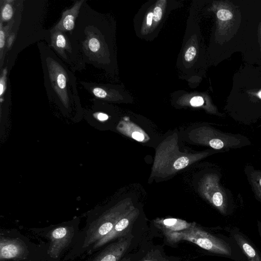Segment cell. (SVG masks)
<instances>
[{
    "label": "cell",
    "mask_w": 261,
    "mask_h": 261,
    "mask_svg": "<svg viewBox=\"0 0 261 261\" xmlns=\"http://www.w3.org/2000/svg\"><path fill=\"white\" fill-rule=\"evenodd\" d=\"M86 34L87 38L84 43L85 51L88 56L96 60L102 49L101 41L95 33L88 31Z\"/></svg>",
    "instance_id": "obj_12"
},
{
    "label": "cell",
    "mask_w": 261,
    "mask_h": 261,
    "mask_svg": "<svg viewBox=\"0 0 261 261\" xmlns=\"http://www.w3.org/2000/svg\"><path fill=\"white\" fill-rule=\"evenodd\" d=\"M189 162V159L187 157H180L174 163L173 167L176 170L182 169L188 165Z\"/></svg>",
    "instance_id": "obj_15"
},
{
    "label": "cell",
    "mask_w": 261,
    "mask_h": 261,
    "mask_svg": "<svg viewBox=\"0 0 261 261\" xmlns=\"http://www.w3.org/2000/svg\"><path fill=\"white\" fill-rule=\"evenodd\" d=\"M97 118L100 121H105L108 119L107 115L104 113H99L97 116Z\"/></svg>",
    "instance_id": "obj_24"
},
{
    "label": "cell",
    "mask_w": 261,
    "mask_h": 261,
    "mask_svg": "<svg viewBox=\"0 0 261 261\" xmlns=\"http://www.w3.org/2000/svg\"><path fill=\"white\" fill-rule=\"evenodd\" d=\"M218 19L221 20H228L232 18V14L227 9H220L217 13Z\"/></svg>",
    "instance_id": "obj_16"
},
{
    "label": "cell",
    "mask_w": 261,
    "mask_h": 261,
    "mask_svg": "<svg viewBox=\"0 0 261 261\" xmlns=\"http://www.w3.org/2000/svg\"><path fill=\"white\" fill-rule=\"evenodd\" d=\"M258 96L261 99V91L258 92Z\"/></svg>",
    "instance_id": "obj_27"
},
{
    "label": "cell",
    "mask_w": 261,
    "mask_h": 261,
    "mask_svg": "<svg viewBox=\"0 0 261 261\" xmlns=\"http://www.w3.org/2000/svg\"><path fill=\"white\" fill-rule=\"evenodd\" d=\"M84 1H76L69 9L65 11L60 21L52 29V31H69L74 29L75 20Z\"/></svg>",
    "instance_id": "obj_8"
},
{
    "label": "cell",
    "mask_w": 261,
    "mask_h": 261,
    "mask_svg": "<svg viewBox=\"0 0 261 261\" xmlns=\"http://www.w3.org/2000/svg\"><path fill=\"white\" fill-rule=\"evenodd\" d=\"M120 261H130V258L126 257L120 260Z\"/></svg>",
    "instance_id": "obj_26"
},
{
    "label": "cell",
    "mask_w": 261,
    "mask_h": 261,
    "mask_svg": "<svg viewBox=\"0 0 261 261\" xmlns=\"http://www.w3.org/2000/svg\"><path fill=\"white\" fill-rule=\"evenodd\" d=\"M204 103V100L201 96H195L190 100V104L193 107H199Z\"/></svg>",
    "instance_id": "obj_19"
},
{
    "label": "cell",
    "mask_w": 261,
    "mask_h": 261,
    "mask_svg": "<svg viewBox=\"0 0 261 261\" xmlns=\"http://www.w3.org/2000/svg\"><path fill=\"white\" fill-rule=\"evenodd\" d=\"M13 1H6L2 7L1 9V20L6 21L10 20L14 13L13 7L11 4Z\"/></svg>",
    "instance_id": "obj_13"
},
{
    "label": "cell",
    "mask_w": 261,
    "mask_h": 261,
    "mask_svg": "<svg viewBox=\"0 0 261 261\" xmlns=\"http://www.w3.org/2000/svg\"><path fill=\"white\" fill-rule=\"evenodd\" d=\"M74 234L73 226L61 225L51 229L48 233L50 245L48 254L50 257L57 258L69 246Z\"/></svg>",
    "instance_id": "obj_2"
},
{
    "label": "cell",
    "mask_w": 261,
    "mask_h": 261,
    "mask_svg": "<svg viewBox=\"0 0 261 261\" xmlns=\"http://www.w3.org/2000/svg\"><path fill=\"white\" fill-rule=\"evenodd\" d=\"M155 224L163 233H165L185 230L190 228L194 223H188L186 221L175 218H167L158 220L155 221Z\"/></svg>",
    "instance_id": "obj_10"
},
{
    "label": "cell",
    "mask_w": 261,
    "mask_h": 261,
    "mask_svg": "<svg viewBox=\"0 0 261 261\" xmlns=\"http://www.w3.org/2000/svg\"><path fill=\"white\" fill-rule=\"evenodd\" d=\"M2 21L0 23V50H1V60L3 58V49L5 45V39L6 37V33L7 32L8 27H3Z\"/></svg>",
    "instance_id": "obj_14"
},
{
    "label": "cell",
    "mask_w": 261,
    "mask_h": 261,
    "mask_svg": "<svg viewBox=\"0 0 261 261\" xmlns=\"http://www.w3.org/2000/svg\"><path fill=\"white\" fill-rule=\"evenodd\" d=\"M153 15L152 12H149L147 16L146 23L148 26H150L152 22Z\"/></svg>",
    "instance_id": "obj_23"
},
{
    "label": "cell",
    "mask_w": 261,
    "mask_h": 261,
    "mask_svg": "<svg viewBox=\"0 0 261 261\" xmlns=\"http://www.w3.org/2000/svg\"><path fill=\"white\" fill-rule=\"evenodd\" d=\"M244 171L255 198L261 203V169L246 164Z\"/></svg>",
    "instance_id": "obj_9"
},
{
    "label": "cell",
    "mask_w": 261,
    "mask_h": 261,
    "mask_svg": "<svg viewBox=\"0 0 261 261\" xmlns=\"http://www.w3.org/2000/svg\"><path fill=\"white\" fill-rule=\"evenodd\" d=\"M257 226L261 244V221L258 220H257Z\"/></svg>",
    "instance_id": "obj_25"
},
{
    "label": "cell",
    "mask_w": 261,
    "mask_h": 261,
    "mask_svg": "<svg viewBox=\"0 0 261 261\" xmlns=\"http://www.w3.org/2000/svg\"><path fill=\"white\" fill-rule=\"evenodd\" d=\"M132 138L138 141H142L144 140V135L138 132H135L132 134Z\"/></svg>",
    "instance_id": "obj_21"
},
{
    "label": "cell",
    "mask_w": 261,
    "mask_h": 261,
    "mask_svg": "<svg viewBox=\"0 0 261 261\" xmlns=\"http://www.w3.org/2000/svg\"><path fill=\"white\" fill-rule=\"evenodd\" d=\"M136 216L137 213L133 211L125 213L117 222L112 230L94 244L93 249H97L113 240L126 236Z\"/></svg>",
    "instance_id": "obj_5"
},
{
    "label": "cell",
    "mask_w": 261,
    "mask_h": 261,
    "mask_svg": "<svg viewBox=\"0 0 261 261\" xmlns=\"http://www.w3.org/2000/svg\"><path fill=\"white\" fill-rule=\"evenodd\" d=\"M27 254V249L23 243L15 239L1 237L0 259L21 260Z\"/></svg>",
    "instance_id": "obj_7"
},
{
    "label": "cell",
    "mask_w": 261,
    "mask_h": 261,
    "mask_svg": "<svg viewBox=\"0 0 261 261\" xmlns=\"http://www.w3.org/2000/svg\"><path fill=\"white\" fill-rule=\"evenodd\" d=\"M172 243L187 241L208 252L233 261H246L237 243L229 234L216 233L198 226L195 223L189 229L179 232L164 233Z\"/></svg>",
    "instance_id": "obj_1"
},
{
    "label": "cell",
    "mask_w": 261,
    "mask_h": 261,
    "mask_svg": "<svg viewBox=\"0 0 261 261\" xmlns=\"http://www.w3.org/2000/svg\"><path fill=\"white\" fill-rule=\"evenodd\" d=\"M196 55V49L194 46L189 47L185 54V59L187 62L192 61Z\"/></svg>",
    "instance_id": "obj_17"
},
{
    "label": "cell",
    "mask_w": 261,
    "mask_h": 261,
    "mask_svg": "<svg viewBox=\"0 0 261 261\" xmlns=\"http://www.w3.org/2000/svg\"><path fill=\"white\" fill-rule=\"evenodd\" d=\"M133 236L127 233L118 241L108 245L91 261H120L128 249Z\"/></svg>",
    "instance_id": "obj_6"
},
{
    "label": "cell",
    "mask_w": 261,
    "mask_h": 261,
    "mask_svg": "<svg viewBox=\"0 0 261 261\" xmlns=\"http://www.w3.org/2000/svg\"><path fill=\"white\" fill-rule=\"evenodd\" d=\"M14 34L12 33L8 37V40H7V48H10L11 46H12L14 39Z\"/></svg>",
    "instance_id": "obj_22"
},
{
    "label": "cell",
    "mask_w": 261,
    "mask_h": 261,
    "mask_svg": "<svg viewBox=\"0 0 261 261\" xmlns=\"http://www.w3.org/2000/svg\"><path fill=\"white\" fill-rule=\"evenodd\" d=\"M153 20L156 22L159 21L161 19L162 16V9L159 7H155L153 10Z\"/></svg>",
    "instance_id": "obj_20"
},
{
    "label": "cell",
    "mask_w": 261,
    "mask_h": 261,
    "mask_svg": "<svg viewBox=\"0 0 261 261\" xmlns=\"http://www.w3.org/2000/svg\"><path fill=\"white\" fill-rule=\"evenodd\" d=\"M51 45L63 58H66L65 51L71 52V46L63 32L51 30Z\"/></svg>",
    "instance_id": "obj_11"
},
{
    "label": "cell",
    "mask_w": 261,
    "mask_h": 261,
    "mask_svg": "<svg viewBox=\"0 0 261 261\" xmlns=\"http://www.w3.org/2000/svg\"><path fill=\"white\" fill-rule=\"evenodd\" d=\"M7 69L5 68L3 70L0 79V96H2L6 89Z\"/></svg>",
    "instance_id": "obj_18"
},
{
    "label": "cell",
    "mask_w": 261,
    "mask_h": 261,
    "mask_svg": "<svg viewBox=\"0 0 261 261\" xmlns=\"http://www.w3.org/2000/svg\"><path fill=\"white\" fill-rule=\"evenodd\" d=\"M46 62L53 88L62 101L67 105L69 101V95L66 71L58 62L54 60L49 59Z\"/></svg>",
    "instance_id": "obj_3"
},
{
    "label": "cell",
    "mask_w": 261,
    "mask_h": 261,
    "mask_svg": "<svg viewBox=\"0 0 261 261\" xmlns=\"http://www.w3.org/2000/svg\"><path fill=\"white\" fill-rule=\"evenodd\" d=\"M225 230L237 243L246 261H261V253L259 250L239 228L226 227Z\"/></svg>",
    "instance_id": "obj_4"
}]
</instances>
